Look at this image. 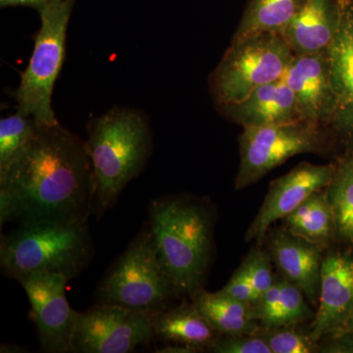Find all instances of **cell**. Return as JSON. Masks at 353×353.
Returning <instances> with one entry per match:
<instances>
[{
	"label": "cell",
	"mask_w": 353,
	"mask_h": 353,
	"mask_svg": "<svg viewBox=\"0 0 353 353\" xmlns=\"http://www.w3.org/2000/svg\"><path fill=\"white\" fill-rule=\"evenodd\" d=\"M94 192L85 141L59 122L38 123L24 154L0 178V224L12 220L88 222Z\"/></svg>",
	"instance_id": "obj_1"
},
{
	"label": "cell",
	"mask_w": 353,
	"mask_h": 353,
	"mask_svg": "<svg viewBox=\"0 0 353 353\" xmlns=\"http://www.w3.org/2000/svg\"><path fill=\"white\" fill-rule=\"evenodd\" d=\"M146 224L176 294L192 296L201 289L212 262L214 241L210 209L192 197H160L150 203Z\"/></svg>",
	"instance_id": "obj_2"
},
{
	"label": "cell",
	"mask_w": 353,
	"mask_h": 353,
	"mask_svg": "<svg viewBox=\"0 0 353 353\" xmlns=\"http://www.w3.org/2000/svg\"><path fill=\"white\" fill-rule=\"evenodd\" d=\"M87 131L95 185L92 216L99 221L145 169L152 153V130L145 111L115 106L88 121Z\"/></svg>",
	"instance_id": "obj_3"
},
{
	"label": "cell",
	"mask_w": 353,
	"mask_h": 353,
	"mask_svg": "<svg viewBox=\"0 0 353 353\" xmlns=\"http://www.w3.org/2000/svg\"><path fill=\"white\" fill-rule=\"evenodd\" d=\"M94 256L88 222L34 221L2 234L0 265L7 277L19 281L39 272L78 277Z\"/></svg>",
	"instance_id": "obj_4"
},
{
	"label": "cell",
	"mask_w": 353,
	"mask_h": 353,
	"mask_svg": "<svg viewBox=\"0 0 353 353\" xmlns=\"http://www.w3.org/2000/svg\"><path fill=\"white\" fill-rule=\"evenodd\" d=\"M294 57L284 36L278 32H259L232 39L209 77L216 108L238 103L257 88L280 80Z\"/></svg>",
	"instance_id": "obj_5"
},
{
	"label": "cell",
	"mask_w": 353,
	"mask_h": 353,
	"mask_svg": "<svg viewBox=\"0 0 353 353\" xmlns=\"http://www.w3.org/2000/svg\"><path fill=\"white\" fill-rule=\"evenodd\" d=\"M97 303L155 313L178 296L158 257L148 224L118 257L97 288Z\"/></svg>",
	"instance_id": "obj_6"
},
{
	"label": "cell",
	"mask_w": 353,
	"mask_h": 353,
	"mask_svg": "<svg viewBox=\"0 0 353 353\" xmlns=\"http://www.w3.org/2000/svg\"><path fill=\"white\" fill-rule=\"evenodd\" d=\"M76 0H53L41 10V25L31 59L21 73L14 94L17 112L32 116L39 124L59 122L52 108V94L66 55L67 29Z\"/></svg>",
	"instance_id": "obj_7"
},
{
	"label": "cell",
	"mask_w": 353,
	"mask_h": 353,
	"mask_svg": "<svg viewBox=\"0 0 353 353\" xmlns=\"http://www.w3.org/2000/svg\"><path fill=\"white\" fill-rule=\"evenodd\" d=\"M325 128L303 120L243 128L236 189L243 190L259 182L296 155L325 152L328 145Z\"/></svg>",
	"instance_id": "obj_8"
},
{
	"label": "cell",
	"mask_w": 353,
	"mask_h": 353,
	"mask_svg": "<svg viewBox=\"0 0 353 353\" xmlns=\"http://www.w3.org/2000/svg\"><path fill=\"white\" fill-rule=\"evenodd\" d=\"M153 313L97 303L76 311L72 353H129L154 338Z\"/></svg>",
	"instance_id": "obj_9"
},
{
	"label": "cell",
	"mask_w": 353,
	"mask_h": 353,
	"mask_svg": "<svg viewBox=\"0 0 353 353\" xmlns=\"http://www.w3.org/2000/svg\"><path fill=\"white\" fill-rule=\"evenodd\" d=\"M70 279L62 274L39 272L20 279L32 305V319L41 350L48 353L72 352L76 311L66 299Z\"/></svg>",
	"instance_id": "obj_10"
},
{
	"label": "cell",
	"mask_w": 353,
	"mask_h": 353,
	"mask_svg": "<svg viewBox=\"0 0 353 353\" xmlns=\"http://www.w3.org/2000/svg\"><path fill=\"white\" fill-rule=\"evenodd\" d=\"M336 164L316 165L303 162L270 183L256 217L246 232V241L261 243L276 221L296 210L311 194L329 187Z\"/></svg>",
	"instance_id": "obj_11"
},
{
	"label": "cell",
	"mask_w": 353,
	"mask_h": 353,
	"mask_svg": "<svg viewBox=\"0 0 353 353\" xmlns=\"http://www.w3.org/2000/svg\"><path fill=\"white\" fill-rule=\"evenodd\" d=\"M336 23L326 50L334 111L330 126L353 148V0H336Z\"/></svg>",
	"instance_id": "obj_12"
},
{
	"label": "cell",
	"mask_w": 353,
	"mask_h": 353,
	"mask_svg": "<svg viewBox=\"0 0 353 353\" xmlns=\"http://www.w3.org/2000/svg\"><path fill=\"white\" fill-rule=\"evenodd\" d=\"M319 306L311 324L313 341L339 333L353 316V257L330 252L323 260Z\"/></svg>",
	"instance_id": "obj_13"
},
{
	"label": "cell",
	"mask_w": 353,
	"mask_h": 353,
	"mask_svg": "<svg viewBox=\"0 0 353 353\" xmlns=\"http://www.w3.org/2000/svg\"><path fill=\"white\" fill-rule=\"evenodd\" d=\"M282 79L294 95L301 120L329 127L334 95L326 50L294 54Z\"/></svg>",
	"instance_id": "obj_14"
},
{
	"label": "cell",
	"mask_w": 353,
	"mask_h": 353,
	"mask_svg": "<svg viewBox=\"0 0 353 353\" xmlns=\"http://www.w3.org/2000/svg\"><path fill=\"white\" fill-rule=\"evenodd\" d=\"M269 250L281 276L301 290L309 303L319 301L322 248L281 230L269 241Z\"/></svg>",
	"instance_id": "obj_15"
},
{
	"label": "cell",
	"mask_w": 353,
	"mask_h": 353,
	"mask_svg": "<svg viewBox=\"0 0 353 353\" xmlns=\"http://www.w3.org/2000/svg\"><path fill=\"white\" fill-rule=\"evenodd\" d=\"M218 110L243 128L301 120L294 95L283 79L261 85L243 101Z\"/></svg>",
	"instance_id": "obj_16"
},
{
	"label": "cell",
	"mask_w": 353,
	"mask_h": 353,
	"mask_svg": "<svg viewBox=\"0 0 353 353\" xmlns=\"http://www.w3.org/2000/svg\"><path fill=\"white\" fill-rule=\"evenodd\" d=\"M336 23V0H305L283 36L294 54L319 52L331 43Z\"/></svg>",
	"instance_id": "obj_17"
},
{
	"label": "cell",
	"mask_w": 353,
	"mask_h": 353,
	"mask_svg": "<svg viewBox=\"0 0 353 353\" xmlns=\"http://www.w3.org/2000/svg\"><path fill=\"white\" fill-rule=\"evenodd\" d=\"M301 289L281 276L252 305L253 316L263 330L299 326L314 319Z\"/></svg>",
	"instance_id": "obj_18"
},
{
	"label": "cell",
	"mask_w": 353,
	"mask_h": 353,
	"mask_svg": "<svg viewBox=\"0 0 353 353\" xmlns=\"http://www.w3.org/2000/svg\"><path fill=\"white\" fill-rule=\"evenodd\" d=\"M152 326L154 338L192 348L196 352L208 350L219 336L194 303L153 313Z\"/></svg>",
	"instance_id": "obj_19"
},
{
	"label": "cell",
	"mask_w": 353,
	"mask_h": 353,
	"mask_svg": "<svg viewBox=\"0 0 353 353\" xmlns=\"http://www.w3.org/2000/svg\"><path fill=\"white\" fill-rule=\"evenodd\" d=\"M192 301L219 334H257L261 331L254 319L252 304L241 303L221 292L199 289Z\"/></svg>",
	"instance_id": "obj_20"
},
{
	"label": "cell",
	"mask_w": 353,
	"mask_h": 353,
	"mask_svg": "<svg viewBox=\"0 0 353 353\" xmlns=\"http://www.w3.org/2000/svg\"><path fill=\"white\" fill-rule=\"evenodd\" d=\"M326 189L311 194L296 210L283 219L287 231L322 250L336 236Z\"/></svg>",
	"instance_id": "obj_21"
},
{
	"label": "cell",
	"mask_w": 353,
	"mask_h": 353,
	"mask_svg": "<svg viewBox=\"0 0 353 353\" xmlns=\"http://www.w3.org/2000/svg\"><path fill=\"white\" fill-rule=\"evenodd\" d=\"M305 0H248L233 39L259 32L282 34L303 8Z\"/></svg>",
	"instance_id": "obj_22"
},
{
	"label": "cell",
	"mask_w": 353,
	"mask_h": 353,
	"mask_svg": "<svg viewBox=\"0 0 353 353\" xmlns=\"http://www.w3.org/2000/svg\"><path fill=\"white\" fill-rule=\"evenodd\" d=\"M338 238L353 245V153L341 157L327 188Z\"/></svg>",
	"instance_id": "obj_23"
},
{
	"label": "cell",
	"mask_w": 353,
	"mask_h": 353,
	"mask_svg": "<svg viewBox=\"0 0 353 353\" xmlns=\"http://www.w3.org/2000/svg\"><path fill=\"white\" fill-rule=\"evenodd\" d=\"M38 130L32 116L16 112L0 120V178L17 162Z\"/></svg>",
	"instance_id": "obj_24"
},
{
	"label": "cell",
	"mask_w": 353,
	"mask_h": 353,
	"mask_svg": "<svg viewBox=\"0 0 353 353\" xmlns=\"http://www.w3.org/2000/svg\"><path fill=\"white\" fill-rule=\"evenodd\" d=\"M296 326L262 329L257 334L266 341L272 353L319 352V343L312 340L310 333L299 331Z\"/></svg>",
	"instance_id": "obj_25"
},
{
	"label": "cell",
	"mask_w": 353,
	"mask_h": 353,
	"mask_svg": "<svg viewBox=\"0 0 353 353\" xmlns=\"http://www.w3.org/2000/svg\"><path fill=\"white\" fill-rule=\"evenodd\" d=\"M271 260V254L257 246L250 250L241 264L259 296L275 282L272 272Z\"/></svg>",
	"instance_id": "obj_26"
},
{
	"label": "cell",
	"mask_w": 353,
	"mask_h": 353,
	"mask_svg": "<svg viewBox=\"0 0 353 353\" xmlns=\"http://www.w3.org/2000/svg\"><path fill=\"white\" fill-rule=\"evenodd\" d=\"M208 350L217 353H272L259 334H219Z\"/></svg>",
	"instance_id": "obj_27"
},
{
	"label": "cell",
	"mask_w": 353,
	"mask_h": 353,
	"mask_svg": "<svg viewBox=\"0 0 353 353\" xmlns=\"http://www.w3.org/2000/svg\"><path fill=\"white\" fill-rule=\"evenodd\" d=\"M219 292L241 303L252 305L259 301L260 296L246 275L245 269L241 266L234 271L229 282Z\"/></svg>",
	"instance_id": "obj_28"
},
{
	"label": "cell",
	"mask_w": 353,
	"mask_h": 353,
	"mask_svg": "<svg viewBox=\"0 0 353 353\" xmlns=\"http://www.w3.org/2000/svg\"><path fill=\"white\" fill-rule=\"evenodd\" d=\"M325 338H330V340L319 345V352H353V334L347 332H339Z\"/></svg>",
	"instance_id": "obj_29"
},
{
	"label": "cell",
	"mask_w": 353,
	"mask_h": 353,
	"mask_svg": "<svg viewBox=\"0 0 353 353\" xmlns=\"http://www.w3.org/2000/svg\"><path fill=\"white\" fill-rule=\"evenodd\" d=\"M51 1L53 0H0V6L1 8L9 6H29L39 11Z\"/></svg>",
	"instance_id": "obj_30"
},
{
	"label": "cell",
	"mask_w": 353,
	"mask_h": 353,
	"mask_svg": "<svg viewBox=\"0 0 353 353\" xmlns=\"http://www.w3.org/2000/svg\"><path fill=\"white\" fill-rule=\"evenodd\" d=\"M341 332H347V333L353 334V316L350 318V321H348L347 327Z\"/></svg>",
	"instance_id": "obj_31"
}]
</instances>
